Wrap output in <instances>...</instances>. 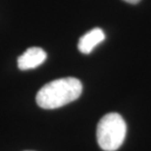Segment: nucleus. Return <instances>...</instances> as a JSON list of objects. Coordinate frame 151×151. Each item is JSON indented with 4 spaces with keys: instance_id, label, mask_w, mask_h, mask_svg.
<instances>
[{
    "instance_id": "1",
    "label": "nucleus",
    "mask_w": 151,
    "mask_h": 151,
    "mask_svg": "<svg viewBox=\"0 0 151 151\" xmlns=\"http://www.w3.org/2000/svg\"><path fill=\"white\" fill-rule=\"evenodd\" d=\"M83 84L76 78H62L44 84L38 90L35 100L42 109H57L80 97Z\"/></svg>"
},
{
    "instance_id": "2",
    "label": "nucleus",
    "mask_w": 151,
    "mask_h": 151,
    "mask_svg": "<svg viewBox=\"0 0 151 151\" xmlns=\"http://www.w3.org/2000/svg\"><path fill=\"white\" fill-rule=\"evenodd\" d=\"M127 125L123 117L118 113H109L99 121L96 129L98 145L105 151L119 149L125 140Z\"/></svg>"
},
{
    "instance_id": "3",
    "label": "nucleus",
    "mask_w": 151,
    "mask_h": 151,
    "mask_svg": "<svg viewBox=\"0 0 151 151\" xmlns=\"http://www.w3.org/2000/svg\"><path fill=\"white\" fill-rule=\"evenodd\" d=\"M46 58L47 54L42 48L29 47L18 58V68L22 71L32 70L40 66Z\"/></svg>"
},
{
    "instance_id": "4",
    "label": "nucleus",
    "mask_w": 151,
    "mask_h": 151,
    "mask_svg": "<svg viewBox=\"0 0 151 151\" xmlns=\"http://www.w3.org/2000/svg\"><path fill=\"white\" fill-rule=\"evenodd\" d=\"M105 39V34L101 29L95 28L83 35L78 43V48L81 53L89 54L99 43Z\"/></svg>"
},
{
    "instance_id": "5",
    "label": "nucleus",
    "mask_w": 151,
    "mask_h": 151,
    "mask_svg": "<svg viewBox=\"0 0 151 151\" xmlns=\"http://www.w3.org/2000/svg\"><path fill=\"white\" fill-rule=\"evenodd\" d=\"M123 1L128 2V3H129V4H137V3L139 2L140 0H123Z\"/></svg>"
}]
</instances>
